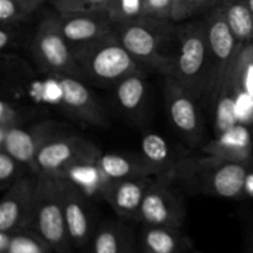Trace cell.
Returning <instances> with one entry per match:
<instances>
[{"label":"cell","mask_w":253,"mask_h":253,"mask_svg":"<svg viewBox=\"0 0 253 253\" xmlns=\"http://www.w3.org/2000/svg\"><path fill=\"white\" fill-rule=\"evenodd\" d=\"M250 253H253V250H252V251H251V252H250Z\"/></svg>","instance_id":"cell-38"},{"label":"cell","mask_w":253,"mask_h":253,"mask_svg":"<svg viewBox=\"0 0 253 253\" xmlns=\"http://www.w3.org/2000/svg\"><path fill=\"white\" fill-rule=\"evenodd\" d=\"M246 1H247V4H249L250 9H251L252 12H253V0H246Z\"/></svg>","instance_id":"cell-36"},{"label":"cell","mask_w":253,"mask_h":253,"mask_svg":"<svg viewBox=\"0 0 253 253\" xmlns=\"http://www.w3.org/2000/svg\"><path fill=\"white\" fill-rule=\"evenodd\" d=\"M12 26L11 25H1V31H0V48L4 51L5 48L10 46L12 41Z\"/></svg>","instance_id":"cell-33"},{"label":"cell","mask_w":253,"mask_h":253,"mask_svg":"<svg viewBox=\"0 0 253 253\" xmlns=\"http://www.w3.org/2000/svg\"><path fill=\"white\" fill-rule=\"evenodd\" d=\"M124 253H136L135 246H133L131 239L128 240V242H127V245H126V249H125V251H124Z\"/></svg>","instance_id":"cell-34"},{"label":"cell","mask_w":253,"mask_h":253,"mask_svg":"<svg viewBox=\"0 0 253 253\" xmlns=\"http://www.w3.org/2000/svg\"><path fill=\"white\" fill-rule=\"evenodd\" d=\"M170 30L169 21L141 17L136 21L116 25L114 34L141 66L167 77L172 76L174 69V54L165 52Z\"/></svg>","instance_id":"cell-2"},{"label":"cell","mask_w":253,"mask_h":253,"mask_svg":"<svg viewBox=\"0 0 253 253\" xmlns=\"http://www.w3.org/2000/svg\"><path fill=\"white\" fill-rule=\"evenodd\" d=\"M185 178L208 194L235 199L244 193L249 178L247 163L230 162L208 157L195 162H183L179 166Z\"/></svg>","instance_id":"cell-5"},{"label":"cell","mask_w":253,"mask_h":253,"mask_svg":"<svg viewBox=\"0 0 253 253\" xmlns=\"http://www.w3.org/2000/svg\"><path fill=\"white\" fill-rule=\"evenodd\" d=\"M72 48L83 79L94 83L116 84L130 74L143 73L115 34Z\"/></svg>","instance_id":"cell-1"},{"label":"cell","mask_w":253,"mask_h":253,"mask_svg":"<svg viewBox=\"0 0 253 253\" xmlns=\"http://www.w3.org/2000/svg\"><path fill=\"white\" fill-rule=\"evenodd\" d=\"M26 118V114L20 109L19 105L6 99L0 101V127L11 128L21 126Z\"/></svg>","instance_id":"cell-31"},{"label":"cell","mask_w":253,"mask_h":253,"mask_svg":"<svg viewBox=\"0 0 253 253\" xmlns=\"http://www.w3.org/2000/svg\"><path fill=\"white\" fill-rule=\"evenodd\" d=\"M96 165L105 174V177L110 180L133 179V178L157 175L152 167L142 157L137 156L101 153L96 160Z\"/></svg>","instance_id":"cell-19"},{"label":"cell","mask_w":253,"mask_h":253,"mask_svg":"<svg viewBox=\"0 0 253 253\" xmlns=\"http://www.w3.org/2000/svg\"><path fill=\"white\" fill-rule=\"evenodd\" d=\"M32 52L46 73L83 79L73 48L59 31L56 16H47L39 25L32 40Z\"/></svg>","instance_id":"cell-8"},{"label":"cell","mask_w":253,"mask_h":253,"mask_svg":"<svg viewBox=\"0 0 253 253\" xmlns=\"http://www.w3.org/2000/svg\"><path fill=\"white\" fill-rule=\"evenodd\" d=\"M152 180L151 177L111 180L101 198H104L120 217L126 220H138L143 198Z\"/></svg>","instance_id":"cell-17"},{"label":"cell","mask_w":253,"mask_h":253,"mask_svg":"<svg viewBox=\"0 0 253 253\" xmlns=\"http://www.w3.org/2000/svg\"><path fill=\"white\" fill-rule=\"evenodd\" d=\"M172 77L197 100L204 98L209 73V43L205 22L177 30V51Z\"/></svg>","instance_id":"cell-4"},{"label":"cell","mask_w":253,"mask_h":253,"mask_svg":"<svg viewBox=\"0 0 253 253\" xmlns=\"http://www.w3.org/2000/svg\"><path fill=\"white\" fill-rule=\"evenodd\" d=\"M115 98L120 108L130 116L142 111L147 99V85L143 73H133L115 84Z\"/></svg>","instance_id":"cell-21"},{"label":"cell","mask_w":253,"mask_h":253,"mask_svg":"<svg viewBox=\"0 0 253 253\" xmlns=\"http://www.w3.org/2000/svg\"><path fill=\"white\" fill-rule=\"evenodd\" d=\"M113 0H52L59 14L68 12H106Z\"/></svg>","instance_id":"cell-28"},{"label":"cell","mask_w":253,"mask_h":253,"mask_svg":"<svg viewBox=\"0 0 253 253\" xmlns=\"http://www.w3.org/2000/svg\"><path fill=\"white\" fill-rule=\"evenodd\" d=\"M59 89V100L68 113L83 123L96 127H106L108 116L90 89L82 79L69 76H54Z\"/></svg>","instance_id":"cell-14"},{"label":"cell","mask_w":253,"mask_h":253,"mask_svg":"<svg viewBox=\"0 0 253 253\" xmlns=\"http://www.w3.org/2000/svg\"><path fill=\"white\" fill-rule=\"evenodd\" d=\"M100 155L98 146L85 138L58 135L48 141L39 152L35 173L59 178L73 166L95 161Z\"/></svg>","instance_id":"cell-10"},{"label":"cell","mask_w":253,"mask_h":253,"mask_svg":"<svg viewBox=\"0 0 253 253\" xmlns=\"http://www.w3.org/2000/svg\"><path fill=\"white\" fill-rule=\"evenodd\" d=\"M252 143L250 132L244 125L236 124L208 143L203 152L208 157L230 162L247 163L251 158Z\"/></svg>","instance_id":"cell-18"},{"label":"cell","mask_w":253,"mask_h":253,"mask_svg":"<svg viewBox=\"0 0 253 253\" xmlns=\"http://www.w3.org/2000/svg\"><path fill=\"white\" fill-rule=\"evenodd\" d=\"M215 2H220V0H174L170 21H184L204 9L212 6Z\"/></svg>","instance_id":"cell-29"},{"label":"cell","mask_w":253,"mask_h":253,"mask_svg":"<svg viewBox=\"0 0 253 253\" xmlns=\"http://www.w3.org/2000/svg\"><path fill=\"white\" fill-rule=\"evenodd\" d=\"M30 229L34 230L54 253L71 251L72 242L64 219L61 179L58 177L37 175Z\"/></svg>","instance_id":"cell-3"},{"label":"cell","mask_w":253,"mask_h":253,"mask_svg":"<svg viewBox=\"0 0 253 253\" xmlns=\"http://www.w3.org/2000/svg\"><path fill=\"white\" fill-rule=\"evenodd\" d=\"M174 0H143V16L170 21Z\"/></svg>","instance_id":"cell-32"},{"label":"cell","mask_w":253,"mask_h":253,"mask_svg":"<svg viewBox=\"0 0 253 253\" xmlns=\"http://www.w3.org/2000/svg\"><path fill=\"white\" fill-rule=\"evenodd\" d=\"M26 1H29L30 4H32V5H35V6L39 7L40 5L43 4V2H46V1H48V0H26Z\"/></svg>","instance_id":"cell-35"},{"label":"cell","mask_w":253,"mask_h":253,"mask_svg":"<svg viewBox=\"0 0 253 253\" xmlns=\"http://www.w3.org/2000/svg\"><path fill=\"white\" fill-rule=\"evenodd\" d=\"M194 253H199V252H194Z\"/></svg>","instance_id":"cell-39"},{"label":"cell","mask_w":253,"mask_h":253,"mask_svg":"<svg viewBox=\"0 0 253 253\" xmlns=\"http://www.w3.org/2000/svg\"><path fill=\"white\" fill-rule=\"evenodd\" d=\"M130 236L123 226L106 222L99 226L90 241V253H124Z\"/></svg>","instance_id":"cell-24"},{"label":"cell","mask_w":253,"mask_h":253,"mask_svg":"<svg viewBox=\"0 0 253 253\" xmlns=\"http://www.w3.org/2000/svg\"><path fill=\"white\" fill-rule=\"evenodd\" d=\"M142 158L152 167L156 174L174 169L172 166L170 146L165 137L158 133H146L141 142Z\"/></svg>","instance_id":"cell-23"},{"label":"cell","mask_w":253,"mask_h":253,"mask_svg":"<svg viewBox=\"0 0 253 253\" xmlns=\"http://www.w3.org/2000/svg\"><path fill=\"white\" fill-rule=\"evenodd\" d=\"M108 15L115 25L136 21L143 16V0H113Z\"/></svg>","instance_id":"cell-27"},{"label":"cell","mask_w":253,"mask_h":253,"mask_svg":"<svg viewBox=\"0 0 253 253\" xmlns=\"http://www.w3.org/2000/svg\"><path fill=\"white\" fill-rule=\"evenodd\" d=\"M177 169L157 174L146 192L141 205L138 220L146 226H162L179 229L187 216L182 197L173 188Z\"/></svg>","instance_id":"cell-6"},{"label":"cell","mask_w":253,"mask_h":253,"mask_svg":"<svg viewBox=\"0 0 253 253\" xmlns=\"http://www.w3.org/2000/svg\"><path fill=\"white\" fill-rule=\"evenodd\" d=\"M61 179L62 200L67 230L72 246L83 249L91 241L94 232L93 215L89 207L88 195L77 184L69 180Z\"/></svg>","instance_id":"cell-13"},{"label":"cell","mask_w":253,"mask_h":253,"mask_svg":"<svg viewBox=\"0 0 253 253\" xmlns=\"http://www.w3.org/2000/svg\"><path fill=\"white\" fill-rule=\"evenodd\" d=\"M61 125L46 120L31 126L0 127V150L6 151L24 167L36 172V157L48 141L59 135Z\"/></svg>","instance_id":"cell-11"},{"label":"cell","mask_w":253,"mask_h":253,"mask_svg":"<svg viewBox=\"0 0 253 253\" xmlns=\"http://www.w3.org/2000/svg\"><path fill=\"white\" fill-rule=\"evenodd\" d=\"M36 10L37 6L26 0H0V22L15 26L26 21Z\"/></svg>","instance_id":"cell-26"},{"label":"cell","mask_w":253,"mask_h":253,"mask_svg":"<svg viewBox=\"0 0 253 253\" xmlns=\"http://www.w3.org/2000/svg\"><path fill=\"white\" fill-rule=\"evenodd\" d=\"M56 20L59 31L72 47L109 36L116 27L106 12H58Z\"/></svg>","instance_id":"cell-16"},{"label":"cell","mask_w":253,"mask_h":253,"mask_svg":"<svg viewBox=\"0 0 253 253\" xmlns=\"http://www.w3.org/2000/svg\"><path fill=\"white\" fill-rule=\"evenodd\" d=\"M221 6L237 42L242 44L253 42V12L246 0H234Z\"/></svg>","instance_id":"cell-22"},{"label":"cell","mask_w":253,"mask_h":253,"mask_svg":"<svg viewBox=\"0 0 253 253\" xmlns=\"http://www.w3.org/2000/svg\"><path fill=\"white\" fill-rule=\"evenodd\" d=\"M252 67L253 42H250L241 46L211 101L216 135H220L237 124L236 101L244 88H246L247 76Z\"/></svg>","instance_id":"cell-7"},{"label":"cell","mask_w":253,"mask_h":253,"mask_svg":"<svg viewBox=\"0 0 253 253\" xmlns=\"http://www.w3.org/2000/svg\"><path fill=\"white\" fill-rule=\"evenodd\" d=\"M189 240L179 229L146 226L142 232L143 253H185Z\"/></svg>","instance_id":"cell-20"},{"label":"cell","mask_w":253,"mask_h":253,"mask_svg":"<svg viewBox=\"0 0 253 253\" xmlns=\"http://www.w3.org/2000/svg\"><path fill=\"white\" fill-rule=\"evenodd\" d=\"M36 180L22 175L10 185L0 200V231L30 229Z\"/></svg>","instance_id":"cell-15"},{"label":"cell","mask_w":253,"mask_h":253,"mask_svg":"<svg viewBox=\"0 0 253 253\" xmlns=\"http://www.w3.org/2000/svg\"><path fill=\"white\" fill-rule=\"evenodd\" d=\"M234 1V0H220V4L224 5V4H227V2H231Z\"/></svg>","instance_id":"cell-37"},{"label":"cell","mask_w":253,"mask_h":253,"mask_svg":"<svg viewBox=\"0 0 253 253\" xmlns=\"http://www.w3.org/2000/svg\"><path fill=\"white\" fill-rule=\"evenodd\" d=\"M165 100L168 118L175 130L188 142H199L202 138L203 123L197 106L198 100L172 76L166 77Z\"/></svg>","instance_id":"cell-12"},{"label":"cell","mask_w":253,"mask_h":253,"mask_svg":"<svg viewBox=\"0 0 253 253\" xmlns=\"http://www.w3.org/2000/svg\"><path fill=\"white\" fill-rule=\"evenodd\" d=\"M204 22L209 43V73L204 98L209 99L211 104L225 73L239 53L242 43L237 42L232 35L221 5L212 10Z\"/></svg>","instance_id":"cell-9"},{"label":"cell","mask_w":253,"mask_h":253,"mask_svg":"<svg viewBox=\"0 0 253 253\" xmlns=\"http://www.w3.org/2000/svg\"><path fill=\"white\" fill-rule=\"evenodd\" d=\"M24 166L4 150H0V189L4 193L10 185L22 177Z\"/></svg>","instance_id":"cell-30"},{"label":"cell","mask_w":253,"mask_h":253,"mask_svg":"<svg viewBox=\"0 0 253 253\" xmlns=\"http://www.w3.org/2000/svg\"><path fill=\"white\" fill-rule=\"evenodd\" d=\"M6 253H54L51 247L31 229L11 232V241Z\"/></svg>","instance_id":"cell-25"}]
</instances>
